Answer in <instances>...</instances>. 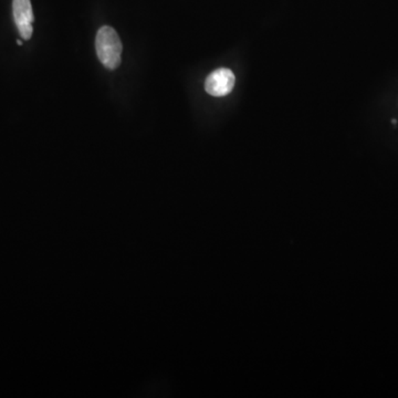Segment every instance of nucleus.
Masks as SVG:
<instances>
[{
  "label": "nucleus",
  "mask_w": 398,
  "mask_h": 398,
  "mask_svg": "<svg viewBox=\"0 0 398 398\" xmlns=\"http://www.w3.org/2000/svg\"><path fill=\"white\" fill-rule=\"evenodd\" d=\"M95 48L102 65L110 70H115L121 65L122 56V42L119 35L113 28H100L95 39Z\"/></svg>",
  "instance_id": "obj_1"
},
{
  "label": "nucleus",
  "mask_w": 398,
  "mask_h": 398,
  "mask_svg": "<svg viewBox=\"0 0 398 398\" xmlns=\"http://www.w3.org/2000/svg\"><path fill=\"white\" fill-rule=\"evenodd\" d=\"M17 44H19V46H22V40H18V41H17Z\"/></svg>",
  "instance_id": "obj_4"
},
{
  "label": "nucleus",
  "mask_w": 398,
  "mask_h": 398,
  "mask_svg": "<svg viewBox=\"0 0 398 398\" xmlns=\"http://www.w3.org/2000/svg\"><path fill=\"white\" fill-rule=\"evenodd\" d=\"M235 81L236 78L233 76V71L226 68L218 69L209 74L205 82V90L208 94L220 98L233 91Z\"/></svg>",
  "instance_id": "obj_2"
},
{
  "label": "nucleus",
  "mask_w": 398,
  "mask_h": 398,
  "mask_svg": "<svg viewBox=\"0 0 398 398\" xmlns=\"http://www.w3.org/2000/svg\"><path fill=\"white\" fill-rule=\"evenodd\" d=\"M13 14L17 29L22 39L29 40L33 35V24L35 22L33 6L30 0H14L13 1Z\"/></svg>",
  "instance_id": "obj_3"
}]
</instances>
